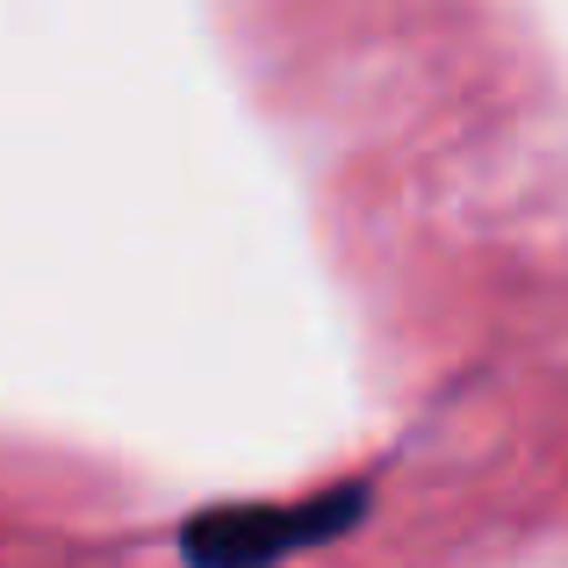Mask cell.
I'll list each match as a JSON object with an SVG mask.
<instances>
[{
	"label": "cell",
	"instance_id": "obj_1",
	"mask_svg": "<svg viewBox=\"0 0 568 568\" xmlns=\"http://www.w3.org/2000/svg\"><path fill=\"white\" fill-rule=\"evenodd\" d=\"M367 511V489H324L310 504H231L187 518L181 555L194 568H274L303 547H324Z\"/></svg>",
	"mask_w": 568,
	"mask_h": 568
}]
</instances>
